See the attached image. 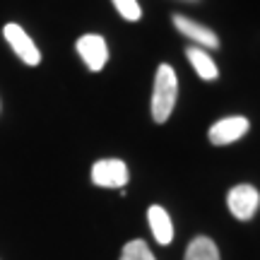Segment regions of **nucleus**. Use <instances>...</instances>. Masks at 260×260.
Masks as SVG:
<instances>
[{"label": "nucleus", "mask_w": 260, "mask_h": 260, "mask_svg": "<svg viewBox=\"0 0 260 260\" xmlns=\"http://www.w3.org/2000/svg\"><path fill=\"white\" fill-rule=\"evenodd\" d=\"M178 80L171 65H159L154 77V92H152V118L157 123H167L174 106H176Z\"/></svg>", "instance_id": "nucleus-1"}, {"label": "nucleus", "mask_w": 260, "mask_h": 260, "mask_svg": "<svg viewBox=\"0 0 260 260\" xmlns=\"http://www.w3.org/2000/svg\"><path fill=\"white\" fill-rule=\"evenodd\" d=\"M92 181L102 188H123L128 183V167L121 159H102L92 167Z\"/></svg>", "instance_id": "nucleus-2"}, {"label": "nucleus", "mask_w": 260, "mask_h": 260, "mask_svg": "<svg viewBox=\"0 0 260 260\" xmlns=\"http://www.w3.org/2000/svg\"><path fill=\"white\" fill-rule=\"evenodd\" d=\"M226 203H229V210H232L234 217L246 222V219H251L253 214L258 212L260 193L253 186H248V183H241V186H236V188L229 190Z\"/></svg>", "instance_id": "nucleus-3"}, {"label": "nucleus", "mask_w": 260, "mask_h": 260, "mask_svg": "<svg viewBox=\"0 0 260 260\" xmlns=\"http://www.w3.org/2000/svg\"><path fill=\"white\" fill-rule=\"evenodd\" d=\"M3 37H5V41L12 46V51H15V53H17V56L22 58L27 65H39L41 53H39V48L34 46V41L29 39V34L19 27V24H15V22L5 24V29H3Z\"/></svg>", "instance_id": "nucleus-4"}, {"label": "nucleus", "mask_w": 260, "mask_h": 260, "mask_svg": "<svg viewBox=\"0 0 260 260\" xmlns=\"http://www.w3.org/2000/svg\"><path fill=\"white\" fill-rule=\"evenodd\" d=\"M77 53L82 56L87 68L94 70V73H99L109 60V46L99 34H84V37L77 39Z\"/></svg>", "instance_id": "nucleus-5"}, {"label": "nucleus", "mask_w": 260, "mask_h": 260, "mask_svg": "<svg viewBox=\"0 0 260 260\" xmlns=\"http://www.w3.org/2000/svg\"><path fill=\"white\" fill-rule=\"evenodd\" d=\"M248 133V118L243 116H229L217 121L210 128V142L212 145H232L239 138H243Z\"/></svg>", "instance_id": "nucleus-6"}, {"label": "nucleus", "mask_w": 260, "mask_h": 260, "mask_svg": "<svg viewBox=\"0 0 260 260\" xmlns=\"http://www.w3.org/2000/svg\"><path fill=\"white\" fill-rule=\"evenodd\" d=\"M174 24H176V29L181 31V34H186L188 39L198 41L200 46H205V48H217L219 46V39H217V34H214L212 29L203 27V24H198V22H193V19L176 15V17H174Z\"/></svg>", "instance_id": "nucleus-7"}, {"label": "nucleus", "mask_w": 260, "mask_h": 260, "mask_svg": "<svg viewBox=\"0 0 260 260\" xmlns=\"http://www.w3.org/2000/svg\"><path fill=\"white\" fill-rule=\"evenodd\" d=\"M147 219H149V229L154 234V239L161 246L171 243V239H174V224H171V217H169L167 210L159 207V205H152L147 212Z\"/></svg>", "instance_id": "nucleus-8"}, {"label": "nucleus", "mask_w": 260, "mask_h": 260, "mask_svg": "<svg viewBox=\"0 0 260 260\" xmlns=\"http://www.w3.org/2000/svg\"><path fill=\"white\" fill-rule=\"evenodd\" d=\"M186 260H222V258H219V251H217V246H214L212 239L198 236V239H193L190 246H188Z\"/></svg>", "instance_id": "nucleus-9"}, {"label": "nucleus", "mask_w": 260, "mask_h": 260, "mask_svg": "<svg viewBox=\"0 0 260 260\" xmlns=\"http://www.w3.org/2000/svg\"><path fill=\"white\" fill-rule=\"evenodd\" d=\"M188 60H190V65L195 68V73L200 75L203 80H214V77L219 75L214 60L205 53L203 48H188Z\"/></svg>", "instance_id": "nucleus-10"}, {"label": "nucleus", "mask_w": 260, "mask_h": 260, "mask_svg": "<svg viewBox=\"0 0 260 260\" xmlns=\"http://www.w3.org/2000/svg\"><path fill=\"white\" fill-rule=\"evenodd\" d=\"M121 260H154V255H152L149 246L142 241V239H135V241H130L123 246Z\"/></svg>", "instance_id": "nucleus-11"}, {"label": "nucleus", "mask_w": 260, "mask_h": 260, "mask_svg": "<svg viewBox=\"0 0 260 260\" xmlns=\"http://www.w3.org/2000/svg\"><path fill=\"white\" fill-rule=\"evenodd\" d=\"M113 5H116V10L121 12V17L130 19V22H138L140 15H142L138 0H113Z\"/></svg>", "instance_id": "nucleus-12"}]
</instances>
